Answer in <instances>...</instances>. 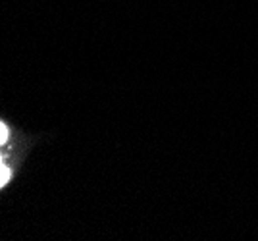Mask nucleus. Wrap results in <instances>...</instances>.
<instances>
[{
  "instance_id": "1",
  "label": "nucleus",
  "mask_w": 258,
  "mask_h": 241,
  "mask_svg": "<svg viewBox=\"0 0 258 241\" xmlns=\"http://www.w3.org/2000/svg\"><path fill=\"white\" fill-rule=\"evenodd\" d=\"M8 179H10V170L6 168V164H2V187L8 184Z\"/></svg>"
},
{
  "instance_id": "2",
  "label": "nucleus",
  "mask_w": 258,
  "mask_h": 241,
  "mask_svg": "<svg viewBox=\"0 0 258 241\" xmlns=\"http://www.w3.org/2000/svg\"><path fill=\"white\" fill-rule=\"evenodd\" d=\"M6 139H8V128L2 126V143H6Z\"/></svg>"
}]
</instances>
